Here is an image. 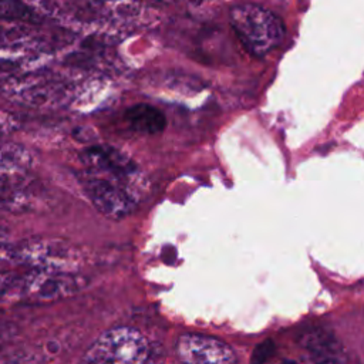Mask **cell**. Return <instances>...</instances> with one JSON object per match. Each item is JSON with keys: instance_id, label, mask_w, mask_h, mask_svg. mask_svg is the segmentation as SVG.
Segmentation results:
<instances>
[{"instance_id": "6da1fadb", "label": "cell", "mask_w": 364, "mask_h": 364, "mask_svg": "<svg viewBox=\"0 0 364 364\" xmlns=\"http://www.w3.org/2000/svg\"><path fill=\"white\" fill-rule=\"evenodd\" d=\"M229 21L243 47L256 57L270 53L284 37V24L280 17L255 3L233 6Z\"/></svg>"}, {"instance_id": "7a4b0ae2", "label": "cell", "mask_w": 364, "mask_h": 364, "mask_svg": "<svg viewBox=\"0 0 364 364\" xmlns=\"http://www.w3.org/2000/svg\"><path fill=\"white\" fill-rule=\"evenodd\" d=\"M149 348L142 334L129 327L105 331L87 350V363H142L146 361Z\"/></svg>"}, {"instance_id": "3957f363", "label": "cell", "mask_w": 364, "mask_h": 364, "mask_svg": "<svg viewBox=\"0 0 364 364\" xmlns=\"http://www.w3.org/2000/svg\"><path fill=\"white\" fill-rule=\"evenodd\" d=\"M82 186L92 205L107 218H125L135 206L124 182H114L101 175H87Z\"/></svg>"}, {"instance_id": "277c9868", "label": "cell", "mask_w": 364, "mask_h": 364, "mask_svg": "<svg viewBox=\"0 0 364 364\" xmlns=\"http://www.w3.org/2000/svg\"><path fill=\"white\" fill-rule=\"evenodd\" d=\"M176 354L185 363L226 364L236 361L235 353L228 344L202 334L181 336L176 341Z\"/></svg>"}, {"instance_id": "5b68a950", "label": "cell", "mask_w": 364, "mask_h": 364, "mask_svg": "<svg viewBox=\"0 0 364 364\" xmlns=\"http://www.w3.org/2000/svg\"><path fill=\"white\" fill-rule=\"evenodd\" d=\"M78 279L71 274L37 273L20 279L16 286H11V290L17 289V296L43 301L71 294L78 289Z\"/></svg>"}, {"instance_id": "8992f818", "label": "cell", "mask_w": 364, "mask_h": 364, "mask_svg": "<svg viewBox=\"0 0 364 364\" xmlns=\"http://www.w3.org/2000/svg\"><path fill=\"white\" fill-rule=\"evenodd\" d=\"M82 158L95 172L107 173L118 181L131 178L138 171L128 156L112 146H91L84 152Z\"/></svg>"}, {"instance_id": "52a82bcc", "label": "cell", "mask_w": 364, "mask_h": 364, "mask_svg": "<svg viewBox=\"0 0 364 364\" xmlns=\"http://www.w3.org/2000/svg\"><path fill=\"white\" fill-rule=\"evenodd\" d=\"M125 119L131 129L141 134H159L166 124L165 115L155 107L148 104H136L127 109Z\"/></svg>"}, {"instance_id": "ba28073f", "label": "cell", "mask_w": 364, "mask_h": 364, "mask_svg": "<svg viewBox=\"0 0 364 364\" xmlns=\"http://www.w3.org/2000/svg\"><path fill=\"white\" fill-rule=\"evenodd\" d=\"M20 255L26 260L38 262L41 264H51V267H58L61 263L67 264L70 260V249H65L64 245L57 243H38L30 245L20 250Z\"/></svg>"}, {"instance_id": "9c48e42d", "label": "cell", "mask_w": 364, "mask_h": 364, "mask_svg": "<svg viewBox=\"0 0 364 364\" xmlns=\"http://www.w3.org/2000/svg\"><path fill=\"white\" fill-rule=\"evenodd\" d=\"M303 346L311 351L317 361H341L343 358L338 355V344L333 338L331 334L316 330L311 333H306L303 338Z\"/></svg>"}, {"instance_id": "30bf717a", "label": "cell", "mask_w": 364, "mask_h": 364, "mask_svg": "<svg viewBox=\"0 0 364 364\" xmlns=\"http://www.w3.org/2000/svg\"><path fill=\"white\" fill-rule=\"evenodd\" d=\"M0 17L36 21V11L21 0H0Z\"/></svg>"}, {"instance_id": "8fae6325", "label": "cell", "mask_w": 364, "mask_h": 364, "mask_svg": "<svg viewBox=\"0 0 364 364\" xmlns=\"http://www.w3.org/2000/svg\"><path fill=\"white\" fill-rule=\"evenodd\" d=\"M274 353V344L272 340H266L264 343H262L260 346H257V348L253 353L252 361L255 363H263L266 361L272 354Z\"/></svg>"}, {"instance_id": "7c38bea8", "label": "cell", "mask_w": 364, "mask_h": 364, "mask_svg": "<svg viewBox=\"0 0 364 364\" xmlns=\"http://www.w3.org/2000/svg\"><path fill=\"white\" fill-rule=\"evenodd\" d=\"M151 1H165L166 3V1H173V0H151Z\"/></svg>"}]
</instances>
